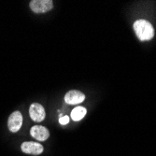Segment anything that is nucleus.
I'll return each instance as SVG.
<instances>
[{"label": "nucleus", "mask_w": 156, "mask_h": 156, "mask_svg": "<svg viewBox=\"0 0 156 156\" xmlns=\"http://www.w3.org/2000/svg\"><path fill=\"white\" fill-rule=\"evenodd\" d=\"M134 30L141 41L150 40L154 36V29L151 23L146 20H137L134 23Z\"/></svg>", "instance_id": "f257e3e1"}, {"label": "nucleus", "mask_w": 156, "mask_h": 156, "mask_svg": "<svg viewBox=\"0 0 156 156\" xmlns=\"http://www.w3.org/2000/svg\"><path fill=\"white\" fill-rule=\"evenodd\" d=\"M29 6L35 13H45L53 8V2L51 0H32Z\"/></svg>", "instance_id": "f03ea898"}, {"label": "nucleus", "mask_w": 156, "mask_h": 156, "mask_svg": "<svg viewBox=\"0 0 156 156\" xmlns=\"http://www.w3.org/2000/svg\"><path fill=\"white\" fill-rule=\"evenodd\" d=\"M23 125V115L20 111H14L11 113V115L8 121V126L10 132L16 133L20 130Z\"/></svg>", "instance_id": "7ed1b4c3"}, {"label": "nucleus", "mask_w": 156, "mask_h": 156, "mask_svg": "<svg viewBox=\"0 0 156 156\" xmlns=\"http://www.w3.org/2000/svg\"><path fill=\"white\" fill-rule=\"evenodd\" d=\"M29 115L31 119L36 122H42L46 117L44 108L38 103H33L29 108Z\"/></svg>", "instance_id": "20e7f679"}, {"label": "nucleus", "mask_w": 156, "mask_h": 156, "mask_svg": "<svg viewBox=\"0 0 156 156\" xmlns=\"http://www.w3.org/2000/svg\"><path fill=\"white\" fill-rule=\"evenodd\" d=\"M21 149L23 152L27 154H33V155H39L44 151V148L41 144L37 142H32V141L23 142L21 146Z\"/></svg>", "instance_id": "39448f33"}, {"label": "nucleus", "mask_w": 156, "mask_h": 156, "mask_svg": "<svg viewBox=\"0 0 156 156\" xmlns=\"http://www.w3.org/2000/svg\"><path fill=\"white\" fill-rule=\"evenodd\" d=\"M30 135L38 141H45L49 138L50 132L42 125H34L30 130Z\"/></svg>", "instance_id": "423d86ee"}, {"label": "nucleus", "mask_w": 156, "mask_h": 156, "mask_svg": "<svg viewBox=\"0 0 156 156\" xmlns=\"http://www.w3.org/2000/svg\"><path fill=\"white\" fill-rule=\"evenodd\" d=\"M84 99H85L84 94L80 91H76V90L69 91L65 95V101L66 104H69V105L80 104L84 101Z\"/></svg>", "instance_id": "0eeeda50"}, {"label": "nucleus", "mask_w": 156, "mask_h": 156, "mask_svg": "<svg viewBox=\"0 0 156 156\" xmlns=\"http://www.w3.org/2000/svg\"><path fill=\"white\" fill-rule=\"evenodd\" d=\"M87 109L83 107H77L71 111V118L75 122H79L81 119L84 118V116L86 115Z\"/></svg>", "instance_id": "6e6552de"}, {"label": "nucleus", "mask_w": 156, "mask_h": 156, "mask_svg": "<svg viewBox=\"0 0 156 156\" xmlns=\"http://www.w3.org/2000/svg\"><path fill=\"white\" fill-rule=\"evenodd\" d=\"M59 122L62 125H66L69 122V117L68 116H63L59 119Z\"/></svg>", "instance_id": "1a4fd4ad"}]
</instances>
